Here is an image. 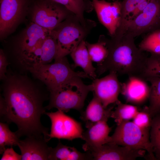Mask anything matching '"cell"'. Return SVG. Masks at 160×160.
<instances>
[{
	"label": "cell",
	"mask_w": 160,
	"mask_h": 160,
	"mask_svg": "<svg viewBox=\"0 0 160 160\" xmlns=\"http://www.w3.org/2000/svg\"><path fill=\"white\" fill-rule=\"evenodd\" d=\"M37 80L26 73L8 69L2 80L0 116L7 123L17 125L15 132L20 138L34 136L47 140L49 129L42 124L40 119L46 112L43 104L49 99L50 93L42 82Z\"/></svg>",
	"instance_id": "6da1fadb"
},
{
	"label": "cell",
	"mask_w": 160,
	"mask_h": 160,
	"mask_svg": "<svg viewBox=\"0 0 160 160\" xmlns=\"http://www.w3.org/2000/svg\"><path fill=\"white\" fill-rule=\"evenodd\" d=\"M135 38L126 33L108 39L109 52L106 60L97 65L96 73L114 71L118 75L141 77L148 57L136 45Z\"/></svg>",
	"instance_id": "7a4b0ae2"
},
{
	"label": "cell",
	"mask_w": 160,
	"mask_h": 160,
	"mask_svg": "<svg viewBox=\"0 0 160 160\" xmlns=\"http://www.w3.org/2000/svg\"><path fill=\"white\" fill-rule=\"evenodd\" d=\"M96 25L93 21L87 19L84 22L74 14L70 15L52 30L57 45V52L55 60L70 54Z\"/></svg>",
	"instance_id": "3957f363"
},
{
	"label": "cell",
	"mask_w": 160,
	"mask_h": 160,
	"mask_svg": "<svg viewBox=\"0 0 160 160\" xmlns=\"http://www.w3.org/2000/svg\"><path fill=\"white\" fill-rule=\"evenodd\" d=\"M28 72L34 79L42 82L50 93L60 89L73 77L91 79L84 72L74 71L66 57L55 60L52 63L35 65Z\"/></svg>",
	"instance_id": "277c9868"
},
{
	"label": "cell",
	"mask_w": 160,
	"mask_h": 160,
	"mask_svg": "<svg viewBox=\"0 0 160 160\" xmlns=\"http://www.w3.org/2000/svg\"><path fill=\"white\" fill-rule=\"evenodd\" d=\"M81 78L73 77L60 89L50 93L49 102L46 109L55 108L64 113L73 109L81 111L88 93L92 91L91 84H85Z\"/></svg>",
	"instance_id": "5b68a950"
},
{
	"label": "cell",
	"mask_w": 160,
	"mask_h": 160,
	"mask_svg": "<svg viewBox=\"0 0 160 160\" xmlns=\"http://www.w3.org/2000/svg\"><path fill=\"white\" fill-rule=\"evenodd\" d=\"M150 131L140 128L132 121H125L117 125L108 143L145 150L148 159L156 160L150 141Z\"/></svg>",
	"instance_id": "8992f818"
},
{
	"label": "cell",
	"mask_w": 160,
	"mask_h": 160,
	"mask_svg": "<svg viewBox=\"0 0 160 160\" xmlns=\"http://www.w3.org/2000/svg\"><path fill=\"white\" fill-rule=\"evenodd\" d=\"M72 14L60 4L48 0H40L33 7L32 20L41 27L52 31Z\"/></svg>",
	"instance_id": "52a82bcc"
},
{
	"label": "cell",
	"mask_w": 160,
	"mask_h": 160,
	"mask_svg": "<svg viewBox=\"0 0 160 160\" xmlns=\"http://www.w3.org/2000/svg\"><path fill=\"white\" fill-rule=\"evenodd\" d=\"M51 31L33 22L28 25L14 47L15 61L11 65L14 70L16 69L15 71H18L26 57L35 49Z\"/></svg>",
	"instance_id": "ba28073f"
},
{
	"label": "cell",
	"mask_w": 160,
	"mask_h": 160,
	"mask_svg": "<svg viewBox=\"0 0 160 160\" xmlns=\"http://www.w3.org/2000/svg\"><path fill=\"white\" fill-rule=\"evenodd\" d=\"M50 118L51 125L48 141L52 138L72 140L82 138L84 130L81 124L73 118L59 110L45 112Z\"/></svg>",
	"instance_id": "9c48e42d"
},
{
	"label": "cell",
	"mask_w": 160,
	"mask_h": 160,
	"mask_svg": "<svg viewBox=\"0 0 160 160\" xmlns=\"http://www.w3.org/2000/svg\"><path fill=\"white\" fill-rule=\"evenodd\" d=\"M160 28V0H151L142 12L128 25L126 33L133 37Z\"/></svg>",
	"instance_id": "30bf717a"
},
{
	"label": "cell",
	"mask_w": 160,
	"mask_h": 160,
	"mask_svg": "<svg viewBox=\"0 0 160 160\" xmlns=\"http://www.w3.org/2000/svg\"><path fill=\"white\" fill-rule=\"evenodd\" d=\"M118 75L115 72H109L104 77L93 79L91 84L94 95L105 108L110 105L117 104L119 101L118 96L121 93V84Z\"/></svg>",
	"instance_id": "8fae6325"
},
{
	"label": "cell",
	"mask_w": 160,
	"mask_h": 160,
	"mask_svg": "<svg viewBox=\"0 0 160 160\" xmlns=\"http://www.w3.org/2000/svg\"><path fill=\"white\" fill-rule=\"evenodd\" d=\"M100 22L107 30L111 37L115 34L121 18V2L116 0L109 2L105 0H92L91 1Z\"/></svg>",
	"instance_id": "7c38bea8"
},
{
	"label": "cell",
	"mask_w": 160,
	"mask_h": 160,
	"mask_svg": "<svg viewBox=\"0 0 160 160\" xmlns=\"http://www.w3.org/2000/svg\"><path fill=\"white\" fill-rule=\"evenodd\" d=\"M87 152L94 160H134L144 157L146 151L108 143Z\"/></svg>",
	"instance_id": "4fadbf2b"
},
{
	"label": "cell",
	"mask_w": 160,
	"mask_h": 160,
	"mask_svg": "<svg viewBox=\"0 0 160 160\" xmlns=\"http://www.w3.org/2000/svg\"><path fill=\"white\" fill-rule=\"evenodd\" d=\"M28 0H1L0 34H8L17 24L28 4Z\"/></svg>",
	"instance_id": "5bb4252c"
},
{
	"label": "cell",
	"mask_w": 160,
	"mask_h": 160,
	"mask_svg": "<svg viewBox=\"0 0 160 160\" xmlns=\"http://www.w3.org/2000/svg\"><path fill=\"white\" fill-rule=\"evenodd\" d=\"M57 52V40L52 30L43 41L26 57L24 62L29 69L38 64L49 63L55 58Z\"/></svg>",
	"instance_id": "9a60e30c"
},
{
	"label": "cell",
	"mask_w": 160,
	"mask_h": 160,
	"mask_svg": "<svg viewBox=\"0 0 160 160\" xmlns=\"http://www.w3.org/2000/svg\"><path fill=\"white\" fill-rule=\"evenodd\" d=\"M121 93L127 102L134 105H140L149 99L150 86L142 77L130 76L125 82L121 84Z\"/></svg>",
	"instance_id": "2e32d148"
},
{
	"label": "cell",
	"mask_w": 160,
	"mask_h": 160,
	"mask_svg": "<svg viewBox=\"0 0 160 160\" xmlns=\"http://www.w3.org/2000/svg\"><path fill=\"white\" fill-rule=\"evenodd\" d=\"M44 137L32 136L20 140L17 146L22 160H49L50 147Z\"/></svg>",
	"instance_id": "e0dca14e"
},
{
	"label": "cell",
	"mask_w": 160,
	"mask_h": 160,
	"mask_svg": "<svg viewBox=\"0 0 160 160\" xmlns=\"http://www.w3.org/2000/svg\"><path fill=\"white\" fill-rule=\"evenodd\" d=\"M107 121L104 120L95 123L84 132L82 139L85 143L82 148L85 151H89L108 143L109 134L112 128L108 125Z\"/></svg>",
	"instance_id": "ac0fdd59"
},
{
	"label": "cell",
	"mask_w": 160,
	"mask_h": 160,
	"mask_svg": "<svg viewBox=\"0 0 160 160\" xmlns=\"http://www.w3.org/2000/svg\"><path fill=\"white\" fill-rule=\"evenodd\" d=\"M112 108H105L100 101L95 95L85 111L81 114V119L87 128L92 124L104 120H108L112 111Z\"/></svg>",
	"instance_id": "d6986e66"
},
{
	"label": "cell",
	"mask_w": 160,
	"mask_h": 160,
	"mask_svg": "<svg viewBox=\"0 0 160 160\" xmlns=\"http://www.w3.org/2000/svg\"><path fill=\"white\" fill-rule=\"evenodd\" d=\"M74 63L71 65L73 69L81 68L86 74L93 80L97 78L96 69L92 64L86 44L83 40L70 54Z\"/></svg>",
	"instance_id": "ffe728a7"
},
{
	"label": "cell",
	"mask_w": 160,
	"mask_h": 160,
	"mask_svg": "<svg viewBox=\"0 0 160 160\" xmlns=\"http://www.w3.org/2000/svg\"><path fill=\"white\" fill-rule=\"evenodd\" d=\"M49 160H89L92 157L88 152L82 153L73 147L63 144L59 141L57 146L51 147Z\"/></svg>",
	"instance_id": "44dd1931"
},
{
	"label": "cell",
	"mask_w": 160,
	"mask_h": 160,
	"mask_svg": "<svg viewBox=\"0 0 160 160\" xmlns=\"http://www.w3.org/2000/svg\"><path fill=\"white\" fill-rule=\"evenodd\" d=\"M107 40L104 36L101 35L96 43H90L86 41L91 59L92 62L96 63L97 65L103 63L108 56L109 50Z\"/></svg>",
	"instance_id": "7402d4cb"
},
{
	"label": "cell",
	"mask_w": 160,
	"mask_h": 160,
	"mask_svg": "<svg viewBox=\"0 0 160 160\" xmlns=\"http://www.w3.org/2000/svg\"><path fill=\"white\" fill-rule=\"evenodd\" d=\"M144 79L150 84L149 104L146 108L153 117L160 113V77H149Z\"/></svg>",
	"instance_id": "603a6c76"
},
{
	"label": "cell",
	"mask_w": 160,
	"mask_h": 160,
	"mask_svg": "<svg viewBox=\"0 0 160 160\" xmlns=\"http://www.w3.org/2000/svg\"><path fill=\"white\" fill-rule=\"evenodd\" d=\"M116 104L117 106L112 111L110 117L114 119L117 125L133 119L139 111L136 106L132 104L123 103L120 101Z\"/></svg>",
	"instance_id": "cb8c5ba5"
},
{
	"label": "cell",
	"mask_w": 160,
	"mask_h": 160,
	"mask_svg": "<svg viewBox=\"0 0 160 160\" xmlns=\"http://www.w3.org/2000/svg\"><path fill=\"white\" fill-rule=\"evenodd\" d=\"M146 34L140 43L139 48L151 54L160 55V28Z\"/></svg>",
	"instance_id": "d4e9b609"
},
{
	"label": "cell",
	"mask_w": 160,
	"mask_h": 160,
	"mask_svg": "<svg viewBox=\"0 0 160 160\" xmlns=\"http://www.w3.org/2000/svg\"><path fill=\"white\" fill-rule=\"evenodd\" d=\"M60 4L76 15L81 21L85 22V12H89L92 9L91 4L82 3L76 0H48Z\"/></svg>",
	"instance_id": "484cf974"
},
{
	"label": "cell",
	"mask_w": 160,
	"mask_h": 160,
	"mask_svg": "<svg viewBox=\"0 0 160 160\" xmlns=\"http://www.w3.org/2000/svg\"><path fill=\"white\" fill-rule=\"evenodd\" d=\"M20 137L16 132H13L9 129L8 125L1 122L0 123V152L3 153L6 146L17 145L20 140Z\"/></svg>",
	"instance_id": "4316f807"
},
{
	"label": "cell",
	"mask_w": 160,
	"mask_h": 160,
	"mask_svg": "<svg viewBox=\"0 0 160 160\" xmlns=\"http://www.w3.org/2000/svg\"><path fill=\"white\" fill-rule=\"evenodd\" d=\"M150 139L156 159L160 160V113L153 117Z\"/></svg>",
	"instance_id": "83f0119b"
},
{
	"label": "cell",
	"mask_w": 160,
	"mask_h": 160,
	"mask_svg": "<svg viewBox=\"0 0 160 160\" xmlns=\"http://www.w3.org/2000/svg\"><path fill=\"white\" fill-rule=\"evenodd\" d=\"M160 77V55L151 54L148 57L141 77Z\"/></svg>",
	"instance_id": "f1b7e54d"
},
{
	"label": "cell",
	"mask_w": 160,
	"mask_h": 160,
	"mask_svg": "<svg viewBox=\"0 0 160 160\" xmlns=\"http://www.w3.org/2000/svg\"><path fill=\"white\" fill-rule=\"evenodd\" d=\"M145 0H123L121 3V15L117 31H122L125 21L129 15L141 3Z\"/></svg>",
	"instance_id": "f546056e"
},
{
	"label": "cell",
	"mask_w": 160,
	"mask_h": 160,
	"mask_svg": "<svg viewBox=\"0 0 160 160\" xmlns=\"http://www.w3.org/2000/svg\"><path fill=\"white\" fill-rule=\"evenodd\" d=\"M153 117L146 108L139 111L133 119L132 122L140 128L150 131Z\"/></svg>",
	"instance_id": "4dcf8cb0"
},
{
	"label": "cell",
	"mask_w": 160,
	"mask_h": 160,
	"mask_svg": "<svg viewBox=\"0 0 160 160\" xmlns=\"http://www.w3.org/2000/svg\"><path fill=\"white\" fill-rule=\"evenodd\" d=\"M9 64L6 54L2 49L0 50V79L2 81L6 77L7 67Z\"/></svg>",
	"instance_id": "1f68e13d"
},
{
	"label": "cell",
	"mask_w": 160,
	"mask_h": 160,
	"mask_svg": "<svg viewBox=\"0 0 160 160\" xmlns=\"http://www.w3.org/2000/svg\"><path fill=\"white\" fill-rule=\"evenodd\" d=\"M22 159L21 155L16 153L11 147L6 149L3 153L1 160H20Z\"/></svg>",
	"instance_id": "d6a6232c"
},
{
	"label": "cell",
	"mask_w": 160,
	"mask_h": 160,
	"mask_svg": "<svg viewBox=\"0 0 160 160\" xmlns=\"http://www.w3.org/2000/svg\"><path fill=\"white\" fill-rule=\"evenodd\" d=\"M76 0L82 3H86V4H91V2L88 1L86 0Z\"/></svg>",
	"instance_id": "836d02e7"
},
{
	"label": "cell",
	"mask_w": 160,
	"mask_h": 160,
	"mask_svg": "<svg viewBox=\"0 0 160 160\" xmlns=\"http://www.w3.org/2000/svg\"></svg>",
	"instance_id": "e575fe53"
}]
</instances>
